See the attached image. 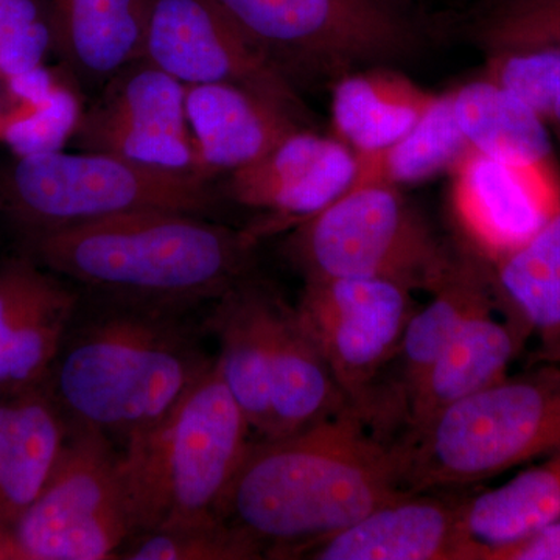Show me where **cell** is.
<instances>
[{
	"instance_id": "obj_1",
	"label": "cell",
	"mask_w": 560,
	"mask_h": 560,
	"mask_svg": "<svg viewBox=\"0 0 560 560\" xmlns=\"http://www.w3.org/2000/svg\"><path fill=\"white\" fill-rule=\"evenodd\" d=\"M404 492L401 442L348 407L296 433L250 442L219 517L264 558L291 559Z\"/></svg>"
},
{
	"instance_id": "obj_2",
	"label": "cell",
	"mask_w": 560,
	"mask_h": 560,
	"mask_svg": "<svg viewBox=\"0 0 560 560\" xmlns=\"http://www.w3.org/2000/svg\"><path fill=\"white\" fill-rule=\"evenodd\" d=\"M197 311L132 304L81 291L43 389L69 425L125 451L167 418L215 363Z\"/></svg>"
},
{
	"instance_id": "obj_3",
	"label": "cell",
	"mask_w": 560,
	"mask_h": 560,
	"mask_svg": "<svg viewBox=\"0 0 560 560\" xmlns=\"http://www.w3.org/2000/svg\"><path fill=\"white\" fill-rule=\"evenodd\" d=\"M259 235L208 217L143 210L22 234V253L84 293L197 311L253 272Z\"/></svg>"
},
{
	"instance_id": "obj_4",
	"label": "cell",
	"mask_w": 560,
	"mask_h": 560,
	"mask_svg": "<svg viewBox=\"0 0 560 560\" xmlns=\"http://www.w3.org/2000/svg\"><path fill=\"white\" fill-rule=\"evenodd\" d=\"M250 431L215 359L160 425L121 451L135 536L220 518L221 504L248 452Z\"/></svg>"
},
{
	"instance_id": "obj_5",
	"label": "cell",
	"mask_w": 560,
	"mask_h": 560,
	"mask_svg": "<svg viewBox=\"0 0 560 560\" xmlns=\"http://www.w3.org/2000/svg\"><path fill=\"white\" fill-rule=\"evenodd\" d=\"M504 377L401 438L411 492L477 485L560 451V366Z\"/></svg>"
},
{
	"instance_id": "obj_6",
	"label": "cell",
	"mask_w": 560,
	"mask_h": 560,
	"mask_svg": "<svg viewBox=\"0 0 560 560\" xmlns=\"http://www.w3.org/2000/svg\"><path fill=\"white\" fill-rule=\"evenodd\" d=\"M294 84L415 60L434 40L418 0H212Z\"/></svg>"
},
{
	"instance_id": "obj_7",
	"label": "cell",
	"mask_w": 560,
	"mask_h": 560,
	"mask_svg": "<svg viewBox=\"0 0 560 560\" xmlns=\"http://www.w3.org/2000/svg\"><path fill=\"white\" fill-rule=\"evenodd\" d=\"M219 202L200 173L86 151L18 156L0 173V209L22 234L143 210L209 217Z\"/></svg>"
},
{
	"instance_id": "obj_8",
	"label": "cell",
	"mask_w": 560,
	"mask_h": 560,
	"mask_svg": "<svg viewBox=\"0 0 560 560\" xmlns=\"http://www.w3.org/2000/svg\"><path fill=\"white\" fill-rule=\"evenodd\" d=\"M287 253L305 279H386L433 293L456 250L400 189L360 186L294 226Z\"/></svg>"
},
{
	"instance_id": "obj_9",
	"label": "cell",
	"mask_w": 560,
	"mask_h": 560,
	"mask_svg": "<svg viewBox=\"0 0 560 560\" xmlns=\"http://www.w3.org/2000/svg\"><path fill=\"white\" fill-rule=\"evenodd\" d=\"M13 534L24 560L119 559L135 536L124 452L98 431L69 425L49 480Z\"/></svg>"
},
{
	"instance_id": "obj_10",
	"label": "cell",
	"mask_w": 560,
	"mask_h": 560,
	"mask_svg": "<svg viewBox=\"0 0 560 560\" xmlns=\"http://www.w3.org/2000/svg\"><path fill=\"white\" fill-rule=\"evenodd\" d=\"M294 308L350 407L385 434L390 422L382 378L418 311L412 290L386 279H305Z\"/></svg>"
},
{
	"instance_id": "obj_11",
	"label": "cell",
	"mask_w": 560,
	"mask_h": 560,
	"mask_svg": "<svg viewBox=\"0 0 560 560\" xmlns=\"http://www.w3.org/2000/svg\"><path fill=\"white\" fill-rule=\"evenodd\" d=\"M142 58L184 86L256 92L312 128L296 84L212 0H151Z\"/></svg>"
},
{
	"instance_id": "obj_12",
	"label": "cell",
	"mask_w": 560,
	"mask_h": 560,
	"mask_svg": "<svg viewBox=\"0 0 560 560\" xmlns=\"http://www.w3.org/2000/svg\"><path fill=\"white\" fill-rule=\"evenodd\" d=\"M70 140L86 153L197 172L186 86L143 58L103 84L97 98L81 110Z\"/></svg>"
},
{
	"instance_id": "obj_13",
	"label": "cell",
	"mask_w": 560,
	"mask_h": 560,
	"mask_svg": "<svg viewBox=\"0 0 560 560\" xmlns=\"http://www.w3.org/2000/svg\"><path fill=\"white\" fill-rule=\"evenodd\" d=\"M359 160L335 136L298 128L259 160L230 173L224 194L268 215L257 235L294 228L337 201L352 186Z\"/></svg>"
},
{
	"instance_id": "obj_14",
	"label": "cell",
	"mask_w": 560,
	"mask_h": 560,
	"mask_svg": "<svg viewBox=\"0 0 560 560\" xmlns=\"http://www.w3.org/2000/svg\"><path fill=\"white\" fill-rule=\"evenodd\" d=\"M80 301L27 254L0 261V397L43 385Z\"/></svg>"
},
{
	"instance_id": "obj_15",
	"label": "cell",
	"mask_w": 560,
	"mask_h": 560,
	"mask_svg": "<svg viewBox=\"0 0 560 560\" xmlns=\"http://www.w3.org/2000/svg\"><path fill=\"white\" fill-rule=\"evenodd\" d=\"M452 205L471 249L497 264L560 212V197L525 173L470 150L456 165Z\"/></svg>"
},
{
	"instance_id": "obj_16",
	"label": "cell",
	"mask_w": 560,
	"mask_h": 560,
	"mask_svg": "<svg viewBox=\"0 0 560 560\" xmlns=\"http://www.w3.org/2000/svg\"><path fill=\"white\" fill-rule=\"evenodd\" d=\"M464 500L401 493L348 528L305 548L313 560H474Z\"/></svg>"
},
{
	"instance_id": "obj_17",
	"label": "cell",
	"mask_w": 560,
	"mask_h": 560,
	"mask_svg": "<svg viewBox=\"0 0 560 560\" xmlns=\"http://www.w3.org/2000/svg\"><path fill=\"white\" fill-rule=\"evenodd\" d=\"M186 117L195 171L209 179L245 167L289 132L308 128L276 103L232 84L186 86Z\"/></svg>"
},
{
	"instance_id": "obj_18",
	"label": "cell",
	"mask_w": 560,
	"mask_h": 560,
	"mask_svg": "<svg viewBox=\"0 0 560 560\" xmlns=\"http://www.w3.org/2000/svg\"><path fill=\"white\" fill-rule=\"evenodd\" d=\"M278 294L253 272L210 304L205 323L219 342L217 366L250 430L271 436V320Z\"/></svg>"
},
{
	"instance_id": "obj_19",
	"label": "cell",
	"mask_w": 560,
	"mask_h": 560,
	"mask_svg": "<svg viewBox=\"0 0 560 560\" xmlns=\"http://www.w3.org/2000/svg\"><path fill=\"white\" fill-rule=\"evenodd\" d=\"M51 51L83 86L101 90L140 60L151 0H43Z\"/></svg>"
},
{
	"instance_id": "obj_20",
	"label": "cell",
	"mask_w": 560,
	"mask_h": 560,
	"mask_svg": "<svg viewBox=\"0 0 560 560\" xmlns=\"http://www.w3.org/2000/svg\"><path fill=\"white\" fill-rule=\"evenodd\" d=\"M521 345L518 324L497 319L493 307L467 319L408 396L404 436L456 401L506 377Z\"/></svg>"
},
{
	"instance_id": "obj_21",
	"label": "cell",
	"mask_w": 560,
	"mask_h": 560,
	"mask_svg": "<svg viewBox=\"0 0 560 560\" xmlns=\"http://www.w3.org/2000/svg\"><path fill=\"white\" fill-rule=\"evenodd\" d=\"M452 97L470 150L517 168L560 197V168L547 121L482 77L453 90Z\"/></svg>"
},
{
	"instance_id": "obj_22",
	"label": "cell",
	"mask_w": 560,
	"mask_h": 560,
	"mask_svg": "<svg viewBox=\"0 0 560 560\" xmlns=\"http://www.w3.org/2000/svg\"><path fill=\"white\" fill-rule=\"evenodd\" d=\"M68 433L43 386L0 397V525L13 530L38 499Z\"/></svg>"
},
{
	"instance_id": "obj_23",
	"label": "cell",
	"mask_w": 560,
	"mask_h": 560,
	"mask_svg": "<svg viewBox=\"0 0 560 560\" xmlns=\"http://www.w3.org/2000/svg\"><path fill=\"white\" fill-rule=\"evenodd\" d=\"M331 130L357 156L404 138L429 113L438 94L396 66H371L330 84Z\"/></svg>"
},
{
	"instance_id": "obj_24",
	"label": "cell",
	"mask_w": 560,
	"mask_h": 560,
	"mask_svg": "<svg viewBox=\"0 0 560 560\" xmlns=\"http://www.w3.org/2000/svg\"><path fill=\"white\" fill-rule=\"evenodd\" d=\"M270 397V438L296 433L350 407L296 308L279 296L271 320Z\"/></svg>"
},
{
	"instance_id": "obj_25",
	"label": "cell",
	"mask_w": 560,
	"mask_h": 560,
	"mask_svg": "<svg viewBox=\"0 0 560 560\" xmlns=\"http://www.w3.org/2000/svg\"><path fill=\"white\" fill-rule=\"evenodd\" d=\"M492 267L474 249L456 250L451 270L433 298L411 316L399 353V381L394 383L390 397L397 418L404 420L405 404L433 361L448 341L458 334L467 319L493 307Z\"/></svg>"
},
{
	"instance_id": "obj_26",
	"label": "cell",
	"mask_w": 560,
	"mask_h": 560,
	"mask_svg": "<svg viewBox=\"0 0 560 560\" xmlns=\"http://www.w3.org/2000/svg\"><path fill=\"white\" fill-rule=\"evenodd\" d=\"M560 518V451L512 480L464 500L463 525L474 560Z\"/></svg>"
},
{
	"instance_id": "obj_27",
	"label": "cell",
	"mask_w": 560,
	"mask_h": 560,
	"mask_svg": "<svg viewBox=\"0 0 560 560\" xmlns=\"http://www.w3.org/2000/svg\"><path fill=\"white\" fill-rule=\"evenodd\" d=\"M469 151L453 108L452 91L444 92L438 94L429 113L404 138L377 153L357 156L359 167L350 189L360 186L401 189L425 183L455 171Z\"/></svg>"
},
{
	"instance_id": "obj_28",
	"label": "cell",
	"mask_w": 560,
	"mask_h": 560,
	"mask_svg": "<svg viewBox=\"0 0 560 560\" xmlns=\"http://www.w3.org/2000/svg\"><path fill=\"white\" fill-rule=\"evenodd\" d=\"M492 267L493 285L541 346L560 340V212L521 249Z\"/></svg>"
},
{
	"instance_id": "obj_29",
	"label": "cell",
	"mask_w": 560,
	"mask_h": 560,
	"mask_svg": "<svg viewBox=\"0 0 560 560\" xmlns=\"http://www.w3.org/2000/svg\"><path fill=\"white\" fill-rule=\"evenodd\" d=\"M264 558L259 545L217 518L194 525L162 526L132 537L119 552L125 560H250Z\"/></svg>"
},
{
	"instance_id": "obj_30",
	"label": "cell",
	"mask_w": 560,
	"mask_h": 560,
	"mask_svg": "<svg viewBox=\"0 0 560 560\" xmlns=\"http://www.w3.org/2000/svg\"><path fill=\"white\" fill-rule=\"evenodd\" d=\"M470 31L485 54L560 47V0H485Z\"/></svg>"
},
{
	"instance_id": "obj_31",
	"label": "cell",
	"mask_w": 560,
	"mask_h": 560,
	"mask_svg": "<svg viewBox=\"0 0 560 560\" xmlns=\"http://www.w3.org/2000/svg\"><path fill=\"white\" fill-rule=\"evenodd\" d=\"M481 77L525 103L548 125L560 95V47H523L486 54Z\"/></svg>"
},
{
	"instance_id": "obj_32",
	"label": "cell",
	"mask_w": 560,
	"mask_h": 560,
	"mask_svg": "<svg viewBox=\"0 0 560 560\" xmlns=\"http://www.w3.org/2000/svg\"><path fill=\"white\" fill-rule=\"evenodd\" d=\"M51 51L43 0H0V79H21L43 68Z\"/></svg>"
},
{
	"instance_id": "obj_33",
	"label": "cell",
	"mask_w": 560,
	"mask_h": 560,
	"mask_svg": "<svg viewBox=\"0 0 560 560\" xmlns=\"http://www.w3.org/2000/svg\"><path fill=\"white\" fill-rule=\"evenodd\" d=\"M35 114L27 120L18 121L10 128L11 145L18 156L60 150L66 140L72 138L81 109L69 91L57 90L36 102Z\"/></svg>"
},
{
	"instance_id": "obj_34",
	"label": "cell",
	"mask_w": 560,
	"mask_h": 560,
	"mask_svg": "<svg viewBox=\"0 0 560 560\" xmlns=\"http://www.w3.org/2000/svg\"><path fill=\"white\" fill-rule=\"evenodd\" d=\"M477 560H560V518L510 544L486 548Z\"/></svg>"
},
{
	"instance_id": "obj_35",
	"label": "cell",
	"mask_w": 560,
	"mask_h": 560,
	"mask_svg": "<svg viewBox=\"0 0 560 560\" xmlns=\"http://www.w3.org/2000/svg\"><path fill=\"white\" fill-rule=\"evenodd\" d=\"M24 560L20 545L14 539L13 530L0 525V560Z\"/></svg>"
},
{
	"instance_id": "obj_36",
	"label": "cell",
	"mask_w": 560,
	"mask_h": 560,
	"mask_svg": "<svg viewBox=\"0 0 560 560\" xmlns=\"http://www.w3.org/2000/svg\"><path fill=\"white\" fill-rule=\"evenodd\" d=\"M536 363H552L560 366V340L552 345L541 346L536 355Z\"/></svg>"
},
{
	"instance_id": "obj_37",
	"label": "cell",
	"mask_w": 560,
	"mask_h": 560,
	"mask_svg": "<svg viewBox=\"0 0 560 560\" xmlns=\"http://www.w3.org/2000/svg\"><path fill=\"white\" fill-rule=\"evenodd\" d=\"M548 128L555 132L556 138L560 142V95L558 101H556L555 108L551 110L550 119H548Z\"/></svg>"
}]
</instances>
